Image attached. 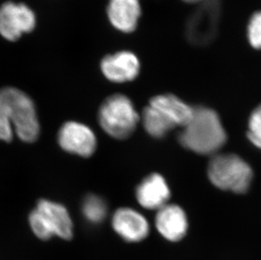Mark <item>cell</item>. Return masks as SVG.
I'll return each mask as SVG.
<instances>
[{
	"instance_id": "cell-5",
	"label": "cell",
	"mask_w": 261,
	"mask_h": 260,
	"mask_svg": "<svg viewBox=\"0 0 261 260\" xmlns=\"http://www.w3.org/2000/svg\"><path fill=\"white\" fill-rule=\"evenodd\" d=\"M98 119L108 135L123 140L133 134L140 118L132 101L126 96L116 94L109 96L101 104Z\"/></svg>"
},
{
	"instance_id": "cell-14",
	"label": "cell",
	"mask_w": 261,
	"mask_h": 260,
	"mask_svg": "<svg viewBox=\"0 0 261 260\" xmlns=\"http://www.w3.org/2000/svg\"><path fill=\"white\" fill-rule=\"evenodd\" d=\"M142 122L145 131L155 138L163 137L176 127L162 112L150 105L144 109Z\"/></svg>"
},
{
	"instance_id": "cell-2",
	"label": "cell",
	"mask_w": 261,
	"mask_h": 260,
	"mask_svg": "<svg viewBox=\"0 0 261 260\" xmlns=\"http://www.w3.org/2000/svg\"><path fill=\"white\" fill-rule=\"evenodd\" d=\"M182 128L181 145L200 155H214L227 140L219 116L210 108H194L192 118Z\"/></svg>"
},
{
	"instance_id": "cell-16",
	"label": "cell",
	"mask_w": 261,
	"mask_h": 260,
	"mask_svg": "<svg viewBox=\"0 0 261 260\" xmlns=\"http://www.w3.org/2000/svg\"><path fill=\"white\" fill-rule=\"evenodd\" d=\"M247 37L253 48L261 50V10L253 14L249 19Z\"/></svg>"
},
{
	"instance_id": "cell-9",
	"label": "cell",
	"mask_w": 261,
	"mask_h": 260,
	"mask_svg": "<svg viewBox=\"0 0 261 260\" xmlns=\"http://www.w3.org/2000/svg\"><path fill=\"white\" fill-rule=\"evenodd\" d=\"M112 225L123 240L138 243L144 240L150 231L149 224L141 214L129 208L118 209L114 213Z\"/></svg>"
},
{
	"instance_id": "cell-11",
	"label": "cell",
	"mask_w": 261,
	"mask_h": 260,
	"mask_svg": "<svg viewBox=\"0 0 261 260\" xmlns=\"http://www.w3.org/2000/svg\"><path fill=\"white\" fill-rule=\"evenodd\" d=\"M155 226L167 240L177 242L182 240L187 233V216L181 207L167 204L158 210Z\"/></svg>"
},
{
	"instance_id": "cell-10",
	"label": "cell",
	"mask_w": 261,
	"mask_h": 260,
	"mask_svg": "<svg viewBox=\"0 0 261 260\" xmlns=\"http://www.w3.org/2000/svg\"><path fill=\"white\" fill-rule=\"evenodd\" d=\"M142 14L140 0H109L107 15L109 22L123 33L136 31Z\"/></svg>"
},
{
	"instance_id": "cell-8",
	"label": "cell",
	"mask_w": 261,
	"mask_h": 260,
	"mask_svg": "<svg viewBox=\"0 0 261 260\" xmlns=\"http://www.w3.org/2000/svg\"><path fill=\"white\" fill-rule=\"evenodd\" d=\"M101 70L104 76L111 82L125 83L138 76L141 71V61L133 52L119 51L104 57L101 62Z\"/></svg>"
},
{
	"instance_id": "cell-4",
	"label": "cell",
	"mask_w": 261,
	"mask_h": 260,
	"mask_svg": "<svg viewBox=\"0 0 261 260\" xmlns=\"http://www.w3.org/2000/svg\"><path fill=\"white\" fill-rule=\"evenodd\" d=\"M29 223L35 235L42 240L59 237L70 240L73 237V222L67 209L56 202L41 199L37 208L30 214Z\"/></svg>"
},
{
	"instance_id": "cell-17",
	"label": "cell",
	"mask_w": 261,
	"mask_h": 260,
	"mask_svg": "<svg viewBox=\"0 0 261 260\" xmlns=\"http://www.w3.org/2000/svg\"><path fill=\"white\" fill-rule=\"evenodd\" d=\"M248 138L253 145L261 149V105L250 116Z\"/></svg>"
},
{
	"instance_id": "cell-3",
	"label": "cell",
	"mask_w": 261,
	"mask_h": 260,
	"mask_svg": "<svg viewBox=\"0 0 261 260\" xmlns=\"http://www.w3.org/2000/svg\"><path fill=\"white\" fill-rule=\"evenodd\" d=\"M208 177L218 189L244 194L250 187L253 171L241 157L233 154H220L211 160Z\"/></svg>"
},
{
	"instance_id": "cell-7",
	"label": "cell",
	"mask_w": 261,
	"mask_h": 260,
	"mask_svg": "<svg viewBox=\"0 0 261 260\" xmlns=\"http://www.w3.org/2000/svg\"><path fill=\"white\" fill-rule=\"evenodd\" d=\"M58 141L63 150L82 157L93 155L96 138L88 126L78 122H67L59 131Z\"/></svg>"
},
{
	"instance_id": "cell-15",
	"label": "cell",
	"mask_w": 261,
	"mask_h": 260,
	"mask_svg": "<svg viewBox=\"0 0 261 260\" xmlns=\"http://www.w3.org/2000/svg\"><path fill=\"white\" fill-rule=\"evenodd\" d=\"M107 212L108 207L106 202L94 194L88 195L82 204L83 216L91 224L101 223L106 218Z\"/></svg>"
},
{
	"instance_id": "cell-18",
	"label": "cell",
	"mask_w": 261,
	"mask_h": 260,
	"mask_svg": "<svg viewBox=\"0 0 261 260\" xmlns=\"http://www.w3.org/2000/svg\"><path fill=\"white\" fill-rule=\"evenodd\" d=\"M182 1H185L186 3H200L202 2V1H205V0H182Z\"/></svg>"
},
{
	"instance_id": "cell-6",
	"label": "cell",
	"mask_w": 261,
	"mask_h": 260,
	"mask_svg": "<svg viewBox=\"0 0 261 260\" xmlns=\"http://www.w3.org/2000/svg\"><path fill=\"white\" fill-rule=\"evenodd\" d=\"M37 19L34 11L23 3L5 2L0 6V35L15 42L34 30Z\"/></svg>"
},
{
	"instance_id": "cell-1",
	"label": "cell",
	"mask_w": 261,
	"mask_h": 260,
	"mask_svg": "<svg viewBox=\"0 0 261 260\" xmlns=\"http://www.w3.org/2000/svg\"><path fill=\"white\" fill-rule=\"evenodd\" d=\"M14 132L24 142H34L40 124L31 97L19 89L6 87L0 90V140L10 142Z\"/></svg>"
},
{
	"instance_id": "cell-12",
	"label": "cell",
	"mask_w": 261,
	"mask_h": 260,
	"mask_svg": "<svg viewBox=\"0 0 261 260\" xmlns=\"http://www.w3.org/2000/svg\"><path fill=\"white\" fill-rule=\"evenodd\" d=\"M136 199L147 210H159L167 204L170 190L160 174L153 173L145 177L136 189Z\"/></svg>"
},
{
	"instance_id": "cell-13",
	"label": "cell",
	"mask_w": 261,
	"mask_h": 260,
	"mask_svg": "<svg viewBox=\"0 0 261 260\" xmlns=\"http://www.w3.org/2000/svg\"><path fill=\"white\" fill-rule=\"evenodd\" d=\"M150 105L162 112L175 126L185 127L194 113V108L170 94L153 97Z\"/></svg>"
}]
</instances>
